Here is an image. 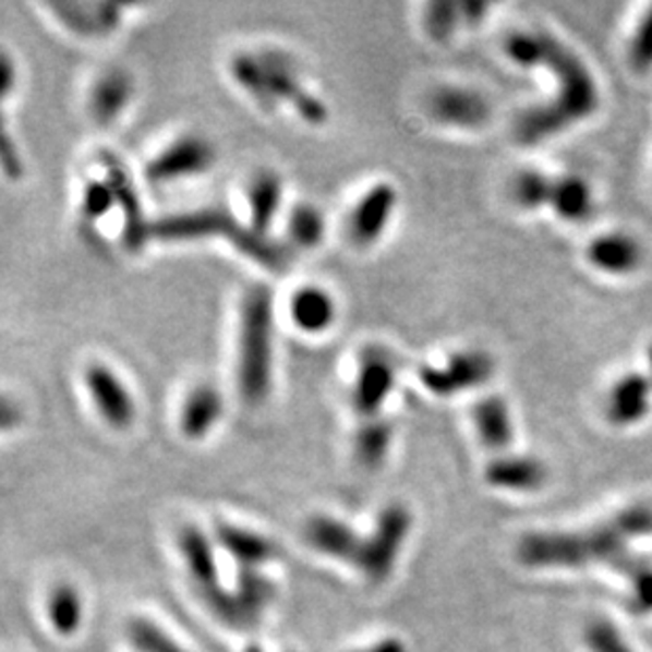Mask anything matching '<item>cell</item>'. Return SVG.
<instances>
[{
	"instance_id": "cell-8",
	"label": "cell",
	"mask_w": 652,
	"mask_h": 652,
	"mask_svg": "<svg viewBox=\"0 0 652 652\" xmlns=\"http://www.w3.org/2000/svg\"><path fill=\"white\" fill-rule=\"evenodd\" d=\"M216 161V146L205 135L184 133L159 150V155L146 164L144 173L155 184H169L203 176Z\"/></svg>"
},
{
	"instance_id": "cell-36",
	"label": "cell",
	"mask_w": 652,
	"mask_h": 652,
	"mask_svg": "<svg viewBox=\"0 0 652 652\" xmlns=\"http://www.w3.org/2000/svg\"><path fill=\"white\" fill-rule=\"evenodd\" d=\"M585 644L591 652H633L611 620H591L585 629Z\"/></svg>"
},
{
	"instance_id": "cell-13",
	"label": "cell",
	"mask_w": 652,
	"mask_h": 652,
	"mask_svg": "<svg viewBox=\"0 0 652 652\" xmlns=\"http://www.w3.org/2000/svg\"><path fill=\"white\" fill-rule=\"evenodd\" d=\"M652 412V381L649 372L629 370L611 385L604 401L608 423L629 428L649 419Z\"/></svg>"
},
{
	"instance_id": "cell-20",
	"label": "cell",
	"mask_w": 652,
	"mask_h": 652,
	"mask_svg": "<svg viewBox=\"0 0 652 652\" xmlns=\"http://www.w3.org/2000/svg\"><path fill=\"white\" fill-rule=\"evenodd\" d=\"M471 419L480 442L494 452H503L514 444L516 424L511 406L500 395H486L475 401Z\"/></svg>"
},
{
	"instance_id": "cell-35",
	"label": "cell",
	"mask_w": 652,
	"mask_h": 652,
	"mask_svg": "<svg viewBox=\"0 0 652 652\" xmlns=\"http://www.w3.org/2000/svg\"><path fill=\"white\" fill-rule=\"evenodd\" d=\"M131 644L140 652H186L164 629L146 619H135L130 625Z\"/></svg>"
},
{
	"instance_id": "cell-9",
	"label": "cell",
	"mask_w": 652,
	"mask_h": 652,
	"mask_svg": "<svg viewBox=\"0 0 652 652\" xmlns=\"http://www.w3.org/2000/svg\"><path fill=\"white\" fill-rule=\"evenodd\" d=\"M397 361L387 349L367 347L359 355L358 374L353 381V408L363 419H378L397 385Z\"/></svg>"
},
{
	"instance_id": "cell-2",
	"label": "cell",
	"mask_w": 652,
	"mask_h": 652,
	"mask_svg": "<svg viewBox=\"0 0 652 652\" xmlns=\"http://www.w3.org/2000/svg\"><path fill=\"white\" fill-rule=\"evenodd\" d=\"M652 534V505L636 503L611 520L575 532H532L518 543L526 568H588L613 566L629 557V545Z\"/></svg>"
},
{
	"instance_id": "cell-3",
	"label": "cell",
	"mask_w": 652,
	"mask_h": 652,
	"mask_svg": "<svg viewBox=\"0 0 652 652\" xmlns=\"http://www.w3.org/2000/svg\"><path fill=\"white\" fill-rule=\"evenodd\" d=\"M229 72L237 87L264 110L275 112L286 104L294 108L304 123L313 128L326 125V101L302 85L295 65L283 51H239L230 58Z\"/></svg>"
},
{
	"instance_id": "cell-38",
	"label": "cell",
	"mask_w": 652,
	"mask_h": 652,
	"mask_svg": "<svg viewBox=\"0 0 652 652\" xmlns=\"http://www.w3.org/2000/svg\"><path fill=\"white\" fill-rule=\"evenodd\" d=\"M0 159H2L4 173H7L11 180L22 178V173H24V165H22L20 153L15 150V144H13V140H11V135H9V131L7 130L2 131V155H0Z\"/></svg>"
},
{
	"instance_id": "cell-21",
	"label": "cell",
	"mask_w": 652,
	"mask_h": 652,
	"mask_svg": "<svg viewBox=\"0 0 652 652\" xmlns=\"http://www.w3.org/2000/svg\"><path fill=\"white\" fill-rule=\"evenodd\" d=\"M550 471L543 460L523 455L494 458L486 467V482L492 488L509 492H536L547 484Z\"/></svg>"
},
{
	"instance_id": "cell-25",
	"label": "cell",
	"mask_w": 652,
	"mask_h": 652,
	"mask_svg": "<svg viewBox=\"0 0 652 652\" xmlns=\"http://www.w3.org/2000/svg\"><path fill=\"white\" fill-rule=\"evenodd\" d=\"M336 300L322 286H302L290 300V317L304 334H326L336 324Z\"/></svg>"
},
{
	"instance_id": "cell-23",
	"label": "cell",
	"mask_w": 652,
	"mask_h": 652,
	"mask_svg": "<svg viewBox=\"0 0 652 652\" xmlns=\"http://www.w3.org/2000/svg\"><path fill=\"white\" fill-rule=\"evenodd\" d=\"M245 201L250 209V227L262 234L273 229L277 214L283 203V180L273 169H261L252 176L245 189Z\"/></svg>"
},
{
	"instance_id": "cell-31",
	"label": "cell",
	"mask_w": 652,
	"mask_h": 652,
	"mask_svg": "<svg viewBox=\"0 0 652 652\" xmlns=\"http://www.w3.org/2000/svg\"><path fill=\"white\" fill-rule=\"evenodd\" d=\"M288 234L295 247L315 250L326 239V216L313 203L295 205L288 220Z\"/></svg>"
},
{
	"instance_id": "cell-17",
	"label": "cell",
	"mask_w": 652,
	"mask_h": 652,
	"mask_svg": "<svg viewBox=\"0 0 652 652\" xmlns=\"http://www.w3.org/2000/svg\"><path fill=\"white\" fill-rule=\"evenodd\" d=\"M222 416H225L222 393L209 383H201L186 393L180 406L178 426L186 439L201 442L218 426Z\"/></svg>"
},
{
	"instance_id": "cell-11",
	"label": "cell",
	"mask_w": 652,
	"mask_h": 652,
	"mask_svg": "<svg viewBox=\"0 0 652 652\" xmlns=\"http://www.w3.org/2000/svg\"><path fill=\"white\" fill-rule=\"evenodd\" d=\"M85 389L101 421L114 431H125L135 421V401L125 381L101 361H92L83 374Z\"/></svg>"
},
{
	"instance_id": "cell-22",
	"label": "cell",
	"mask_w": 652,
	"mask_h": 652,
	"mask_svg": "<svg viewBox=\"0 0 652 652\" xmlns=\"http://www.w3.org/2000/svg\"><path fill=\"white\" fill-rule=\"evenodd\" d=\"M216 541L239 564V568L261 570L264 564L277 559L279 555V547L273 539L230 523L218 526Z\"/></svg>"
},
{
	"instance_id": "cell-1",
	"label": "cell",
	"mask_w": 652,
	"mask_h": 652,
	"mask_svg": "<svg viewBox=\"0 0 652 652\" xmlns=\"http://www.w3.org/2000/svg\"><path fill=\"white\" fill-rule=\"evenodd\" d=\"M505 53L522 68H545L554 79L555 94L545 104L520 114L516 137L522 144H539L570 130L600 108V87L583 58L547 31H516L505 40Z\"/></svg>"
},
{
	"instance_id": "cell-37",
	"label": "cell",
	"mask_w": 652,
	"mask_h": 652,
	"mask_svg": "<svg viewBox=\"0 0 652 652\" xmlns=\"http://www.w3.org/2000/svg\"><path fill=\"white\" fill-rule=\"evenodd\" d=\"M629 62L638 72L652 68V7L642 15L629 43Z\"/></svg>"
},
{
	"instance_id": "cell-39",
	"label": "cell",
	"mask_w": 652,
	"mask_h": 652,
	"mask_svg": "<svg viewBox=\"0 0 652 652\" xmlns=\"http://www.w3.org/2000/svg\"><path fill=\"white\" fill-rule=\"evenodd\" d=\"M15 72L17 68L11 62V56L7 51H2V70H0V79H2V96H9L11 87L15 85Z\"/></svg>"
},
{
	"instance_id": "cell-30",
	"label": "cell",
	"mask_w": 652,
	"mask_h": 652,
	"mask_svg": "<svg viewBox=\"0 0 652 652\" xmlns=\"http://www.w3.org/2000/svg\"><path fill=\"white\" fill-rule=\"evenodd\" d=\"M234 593H237L239 602L243 604V608L247 611V615L258 623L262 613L275 600L277 588H275V583L266 575H262L261 570L239 568Z\"/></svg>"
},
{
	"instance_id": "cell-4",
	"label": "cell",
	"mask_w": 652,
	"mask_h": 652,
	"mask_svg": "<svg viewBox=\"0 0 652 652\" xmlns=\"http://www.w3.org/2000/svg\"><path fill=\"white\" fill-rule=\"evenodd\" d=\"M207 237L229 241L243 256L273 270H281L290 262V256L281 243L252 229L250 225L239 222L222 207H203L193 212L169 214L150 225V239L165 243L196 241Z\"/></svg>"
},
{
	"instance_id": "cell-10",
	"label": "cell",
	"mask_w": 652,
	"mask_h": 652,
	"mask_svg": "<svg viewBox=\"0 0 652 652\" xmlns=\"http://www.w3.org/2000/svg\"><path fill=\"white\" fill-rule=\"evenodd\" d=\"M428 117L446 128L480 130L492 117L490 99L464 85H439L426 96Z\"/></svg>"
},
{
	"instance_id": "cell-26",
	"label": "cell",
	"mask_w": 652,
	"mask_h": 652,
	"mask_svg": "<svg viewBox=\"0 0 652 652\" xmlns=\"http://www.w3.org/2000/svg\"><path fill=\"white\" fill-rule=\"evenodd\" d=\"M178 545L182 557L189 566V572L195 581L198 591L216 588L218 585V564L212 541L198 528H184L178 536Z\"/></svg>"
},
{
	"instance_id": "cell-29",
	"label": "cell",
	"mask_w": 652,
	"mask_h": 652,
	"mask_svg": "<svg viewBox=\"0 0 652 652\" xmlns=\"http://www.w3.org/2000/svg\"><path fill=\"white\" fill-rule=\"evenodd\" d=\"M47 617L56 633L70 638L83 625V600L81 593L72 585L62 583L49 593L47 600Z\"/></svg>"
},
{
	"instance_id": "cell-15",
	"label": "cell",
	"mask_w": 652,
	"mask_h": 652,
	"mask_svg": "<svg viewBox=\"0 0 652 652\" xmlns=\"http://www.w3.org/2000/svg\"><path fill=\"white\" fill-rule=\"evenodd\" d=\"M99 161L104 165V176L108 178V182L117 193V203L123 214V241L130 252L137 254L150 239V225L146 222L140 195L131 182L125 165L121 164L114 155L104 153L99 155Z\"/></svg>"
},
{
	"instance_id": "cell-14",
	"label": "cell",
	"mask_w": 652,
	"mask_h": 652,
	"mask_svg": "<svg viewBox=\"0 0 652 652\" xmlns=\"http://www.w3.org/2000/svg\"><path fill=\"white\" fill-rule=\"evenodd\" d=\"M589 264L611 277L633 275L644 262L642 241L627 230H606L595 234L585 247Z\"/></svg>"
},
{
	"instance_id": "cell-28",
	"label": "cell",
	"mask_w": 652,
	"mask_h": 652,
	"mask_svg": "<svg viewBox=\"0 0 652 652\" xmlns=\"http://www.w3.org/2000/svg\"><path fill=\"white\" fill-rule=\"evenodd\" d=\"M552 189H554V173L530 167L518 171L511 178L509 195L523 212H536L550 207Z\"/></svg>"
},
{
	"instance_id": "cell-7",
	"label": "cell",
	"mask_w": 652,
	"mask_h": 652,
	"mask_svg": "<svg viewBox=\"0 0 652 652\" xmlns=\"http://www.w3.org/2000/svg\"><path fill=\"white\" fill-rule=\"evenodd\" d=\"M496 374V361L484 349H458L442 363H424L419 381L437 397H452L488 385Z\"/></svg>"
},
{
	"instance_id": "cell-19",
	"label": "cell",
	"mask_w": 652,
	"mask_h": 652,
	"mask_svg": "<svg viewBox=\"0 0 652 652\" xmlns=\"http://www.w3.org/2000/svg\"><path fill=\"white\" fill-rule=\"evenodd\" d=\"M304 539L317 554L347 562L351 566L358 564L363 545V539L351 526L329 516L311 518L304 528Z\"/></svg>"
},
{
	"instance_id": "cell-40",
	"label": "cell",
	"mask_w": 652,
	"mask_h": 652,
	"mask_svg": "<svg viewBox=\"0 0 652 652\" xmlns=\"http://www.w3.org/2000/svg\"><path fill=\"white\" fill-rule=\"evenodd\" d=\"M358 652H408V649H406V644H403L401 640H397V638H387V640L376 642L374 647H367V649Z\"/></svg>"
},
{
	"instance_id": "cell-6",
	"label": "cell",
	"mask_w": 652,
	"mask_h": 652,
	"mask_svg": "<svg viewBox=\"0 0 652 652\" xmlns=\"http://www.w3.org/2000/svg\"><path fill=\"white\" fill-rule=\"evenodd\" d=\"M412 530V514L406 505L393 503L383 509L374 532L363 539L359 554V572L374 585L387 581L397 564L399 552Z\"/></svg>"
},
{
	"instance_id": "cell-33",
	"label": "cell",
	"mask_w": 652,
	"mask_h": 652,
	"mask_svg": "<svg viewBox=\"0 0 652 652\" xmlns=\"http://www.w3.org/2000/svg\"><path fill=\"white\" fill-rule=\"evenodd\" d=\"M623 577L629 583V595H627V606L633 615L647 617L652 615V566L644 559H638L629 555L619 568Z\"/></svg>"
},
{
	"instance_id": "cell-5",
	"label": "cell",
	"mask_w": 652,
	"mask_h": 652,
	"mask_svg": "<svg viewBox=\"0 0 652 652\" xmlns=\"http://www.w3.org/2000/svg\"><path fill=\"white\" fill-rule=\"evenodd\" d=\"M275 295L268 286L247 288L239 311L237 383L247 403H261L273 387Z\"/></svg>"
},
{
	"instance_id": "cell-32",
	"label": "cell",
	"mask_w": 652,
	"mask_h": 652,
	"mask_svg": "<svg viewBox=\"0 0 652 652\" xmlns=\"http://www.w3.org/2000/svg\"><path fill=\"white\" fill-rule=\"evenodd\" d=\"M114 207H119L117 193L106 176L85 182L79 198V218L85 229H94Z\"/></svg>"
},
{
	"instance_id": "cell-18",
	"label": "cell",
	"mask_w": 652,
	"mask_h": 652,
	"mask_svg": "<svg viewBox=\"0 0 652 652\" xmlns=\"http://www.w3.org/2000/svg\"><path fill=\"white\" fill-rule=\"evenodd\" d=\"M133 79L123 68H108L99 74L89 94V110L99 125L117 123L133 99Z\"/></svg>"
},
{
	"instance_id": "cell-27",
	"label": "cell",
	"mask_w": 652,
	"mask_h": 652,
	"mask_svg": "<svg viewBox=\"0 0 652 652\" xmlns=\"http://www.w3.org/2000/svg\"><path fill=\"white\" fill-rule=\"evenodd\" d=\"M393 424L381 419H370L361 424L355 433L353 452L363 469H378L391 450Z\"/></svg>"
},
{
	"instance_id": "cell-42",
	"label": "cell",
	"mask_w": 652,
	"mask_h": 652,
	"mask_svg": "<svg viewBox=\"0 0 652 652\" xmlns=\"http://www.w3.org/2000/svg\"><path fill=\"white\" fill-rule=\"evenodd\" d=\"M647 365H649V376H651L652 381V345L649 347V351H647Z\"/></svg>"
},
{
	"instance_id": "cell-34",
	"label": "cell",
	"mask_w": 652,
	"mask_h": 652,
	"mask_svg": "<svg viewBox=\"0 0 652 652\" xmlns=\"http://www.w3.org/2000/svg\"><path fill=\"white\" fill-rule=\"evenodd\" d=\"M424 31L433 40H448L457 33L458 26L464 22L462 2H431L424 9ZM467 24V22H464Z\"/></svg>"
},
{
	"instance_id": "cell-16",
	"label": "cell",
	"mask_w": 652,
	"mask_h": 652,
	"mask_svg": "<svg viewBox=\"0 0 652 652\" xmlns=\"http://www.w3.org/2000/svg\"><path fill=\"white\" fill-rule=\"evenodd\" d=\"M49 9L65 31L83 38H104L119 31L125 7L117 2L64 0L51 2Z\"/></svg>"
},
{
	"instance_id": "cell-41",
	"label": "cell",
	"mask_w": 652,
	"mask_h": 652,
	"mask_svg": "<svg viewBox=\"0 0 652 652\" xmlns=\"http://www.w3.org/2000/svg\"><path fill=\"white\" fill-rule=\"evenodd\" d=\"M0 423H2V428H4V431H7L9 426H13V424L17 423V406H13V403L9 401V397L2 399Z\"/></svg>"
},
{
	"instance_id": "cell-12",
	"label": "cell",
	"mask_w": 652,
	"mask_h": 652,
	"mask_svg": "<svg viewBox=\"0 0 652 652\" xmlns=\"http://www.w3.org/2000/svg\"><path fill=\"white\" fill-rule=\"evenodd\" d=\"M395 207L397 191L391 182H378L370 186L359 196L347 220V234L351 243H355L358 247L376 245L391 225Z\"/></svg>"
},
{
	"instance_id": "cell-24",
	"label": "cell",
	"mask_w": 652,
	"mask_h": 652,
	"mask_svg": "<svg viewBox=\"0 0 652 652\" xmlns=\"http://www.w3.org/2000/svg\"><path fill=\"white\" fill-rule=\"evenodd\" d=\"M550 209L564 222L583 225L595 212V195L581 173H554Z\"/></svg>"
},
{
	"instance_id": "cell-43",
	"label": "cell",
	"mask_w": 652,
	"mask_h": 652,
	"mask_svg": "<svg viewBox=\"0 0 652 652\" xmlns=\"http://www.w3.org/2000/svg\"><path fill=\"white\" fill-rule=\"evenodd\" d=\"M247 652H262V649H258V647H250V649H247Z\"/></svg>"
}]
</instances>
